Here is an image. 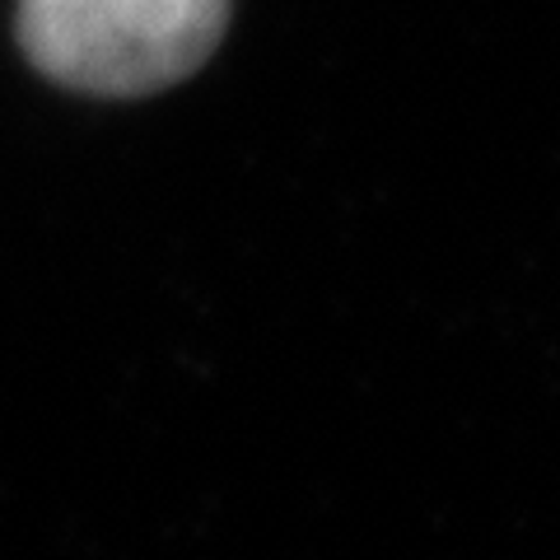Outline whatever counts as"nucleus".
<instances>
[{
  "label": "nucleus",
  "instance_id": "1",
  "mask_svg": "<svg viewBox=\"0 0 560 560\" xmlns=\"http://www.w3.org/2000/svg\"><path fill=\"white\" fill-rule=\"evenodd\" d=\"M230 0H20V43L47 80L98 98H140L210 61Z\"/></svg>",
  "mask_w": 560,
  "mask_h": 560
}]
</instances>
